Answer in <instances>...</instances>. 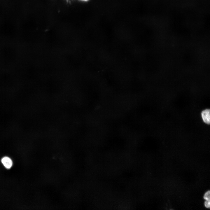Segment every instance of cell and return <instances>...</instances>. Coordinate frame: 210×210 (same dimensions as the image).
Returning a JSON list of instances; mask_svg holds the SVG:
<instances>
[{"instance_id":"277c9868","label":"cell","mask_w":210,"mask_h":210,"mask_svg":"<svg viewBox=\"0 0 210 210\" xmlns=\"http://www.w3.org/2000/svg\"><path fill=\"white\" fill-rule=\"evenodd\" d=\"M204 205L206 208H210V200H206L204 202Z\"/></svg>"},{"instance_id":"3957f363","label":"cell","mask_w":210,"mask_h":210,"mask_svg":"<svg viewBox=\"0 0 210 210\" xmlns=\"http://www.w3.org/2000/svg\"><path fill=\"white\" fill-rule=\"evenodd\" d=\"M210 193L209 191H207L204 194V198L206 200H210Z\"/></svg>"},{"instance_id":"7a4b0ae2","label":"cell","mask_w":210,"mask_h":210,"mask_svg":"<svg viewBox=\"0 0 210 210\" xmlns=\"http://www.w3.org/2000/svg\"><path fill=\"white\" fill-rule=\"evenodd\" d=\"M1 161L4 166L7 169L10 168L12 166V161L8 157H5L3 158L2 159Z\"/></svg>"},{"instance_id":"5b68a950","label":"cell","mask_w":210,"mask_h":210,"mask_svg":"<svg viewBox=\"0 0 210 210\" xmlns=\"http://www.w3.org/2000/svg\"><path fill=\"white\" fill-rule=\"evenodd\" d=\"M79 0L80 1H82V2H86L90 0Z\"/></svg>"},{"instance_id":"6da1fadb","label":"cell","mask_w":210,"mask_h":210,"mask_svg":"<svg viewBox=\"0 0 210 210\" xmlns=\"http://www.w3.org/2000/svg\"><path fill=\"white\" fill-rule=\"evenodd\" d=\"M201 116L203 122L205 124L208 125L210 122V110L206 109L203 110L201 113Z\"/></svg>"}]
</instances>
